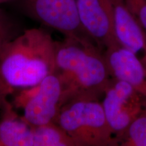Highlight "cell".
Instances as JSON below:
<instances>
[{"instance_id":"1","label":"cell","mask_w":146,"mask_h":146,"mask_svg":"<svg viewBox=\"0 0 146 146\" xmlns=\"http://www.w3.org/2000/svg\"><path fill=\"white\" fill-rule=\"evenodd\" d=\"M56 43L49 33L33 28L7 44L0 53V100L55 72Z\"/></svg>"},{"instance_id":"2","label":"cell","mask_w":146,"mask_h":146,"mask_svg":"<svg viewBox=\"0 0 146 146\" xmlns=\"http://www.w3.org/2000/svg\"><path fill=\"white\" fill-rule=\"evenodd\" d=\"M54 72L62 85V106L74 100L99 101L112 79L104 52L96 43L68 38L56 43Z\"/></svg>"},{"instance_id":"3","label":"cell","mask_w":146,"mask_h":146,"mask_svg":"<svg viewBox=\"0 0 146 146\" xmlns=\"http://www.w3.org/2000/svg\"><path fill=\"white\" fill-rule=\"evenodd\" d=\"M56 123L76 146H118L106 118L102 103L78 100L62 107Z\"/></svg>"},{"instance_id":"4","label":"cell","mask_w":146,"mask_h":146,"mask_svg":"<svg viewBox=\"0 0 146 146\" xmlns=\"http://www.w3.org/2000/svg\"><path fill=\"white\" fill-rule=\"evenodd\" d=\"M63 88L54 72L35 86L16 91L12 105L23 109L22 117L29 125L37 127L56 123L62 107Z\"/></svg>"},{"instance_id":"5","label":"cell","mask_w":146,"mask_h":146,"mask_svg":"<svg viewBox=\"0 0 146 146\" xmlns=\"http://www.w3.org/2000/svg\"><path fill=\"white\" fill-rule=\"evenodd\" d=\"M23 3L30 17L60 32L65 38L81 43L94 42L82 26L76 0H23Z\"/></svg>"},{"instance_id":"6","label":"cell","mask_w":146,"mask_h":146,"mask_svg":"<svg viewBox=\"0 0 146 146\" xmlns=\"http://www.w3.org/2000/svg\"><path fill=\"white\" fill-rule=\"evenodd\" d=\"M102 104L118 141L133 120L146 110V98L129 83L112 78Z\"/></svg>"},{"instance_id":"7","label":"cell","mask_w":146,"mask_h":146,"mask_svg":"<svg viewBox=\"0 0 146 146\" xmlns=\"http://www.w3.org/2000/svg\"><path fill=\"white\" fill-rule=\"evenodd\" d=\"M76 4L84 30L100 50L119 45L109 0H76Z\"/></svg>"},{"instance_id":"8","label":"cell","mask_w":146,"mask_h":146,"mask_svg":"<svg viewBox=\"0 0 146 146\" xmlns=\"http://www.w3.org/2000/svg\"><path fill=\"white\" fill-rule=\"evenodd\" d=\"M111 77L129 83L146 98V63L120 45L104 51Z\"/></svg>"},{"instance_id":"9","label":"cell","mask_w":146,"mask_h":146,"mask_svg":"<svg viewBox=\"0 0 146 146\" xmlns=\"http://www.w3.org/2000/svg\"><path fill=\"white\" fill-rule=\"evenodd\" d=\"M116 39L120 46L146 62V34L125 0H109Z\"/></svg>"},{"instance_id":"10","label":"cell","mask_w":146,"mask_h":146,"mask_svg":"<svg viewBox=\"0 0 146 146\" xmlns=\"http://www.w3.org/2000/svg\"><path fill=\"white\" fill-rule=\"evenodd\" d=\"M0 101V146H33V126L16 112L7 98Z\"/></svg>"},{"instance_id":"11","label":"cell","mask_w":146,"mask_h":146,"mask_svg":"<svg viewBox=\"0 0 146 146\" xmlns=\"http://www.w3.org/2000/svg\"><path fill=\"white\" fill-rule=\"evenodd\" d=\"M33 146H76L56 123L33 127Z\"/></svg>"},{"instance_id":"12","label":"cell","mask_w":146,"mask_h":146,"mask_svg":"<svg viewBox=\"0 0 146 146\" xmlns=\"http://www.w3.org/2000/svg\"><path fill=\"white\" fill-rule=\"evenodd\" d=\"M118 141L120 146H146V110L133 120Z\"/></svg>"},{"instance_id":"13","label":"cell","mask_w":146,"mask_h":146,"mask_svg":"<svg viewBox=\"0 0 146 146\" xmlns=\"http://www.w3.org/2000/svg\"><path fill=\"white\" fill-rule=\"evenodd\" d=\"M15 21L0 8V53L3 49L23 31Z\"/></svg>"},{"instance_id":"14","label":"cell","mask_w":146,"mask_h":146,"mask_svg":"<svg viewBox=\"0 0 146 146\" xmlns=\"http://www.w3.org/2000/svg\"><path fill=\"white\" fill-rule=\"evenodd\" d=\"M125 1L146 34V0H125Z\"/></svg>"},{"instance_id":"15","label":"cell","mask_w":146,"mask_h":146,"mask_svg":"<svg viewBox=\"0 0 146 146\" xmlns=\"http://www.w3.org/2000/svg\"><path fill=\"white\" fill-rule=\"evenodd\" d=\"M8 1V0H0V3L5 2V1Z\"/></svg>"},{"instance_id":"16","label":"cell","mask_w":146,"mask_h":146,"mask_svg":"<svg viewBox=\"0 0 146 146\" xmlns=\"http://www.w3.org/2000/svg\"><path fill=\"white\" fill-rule=\"evenodd\" d=\"M0 107H1V101H0Z\"/></svg>"}]
</instances>
